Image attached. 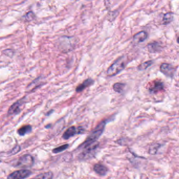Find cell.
I'll list each match as a JSON object with an SVG mask.
<instances>
[{
	"label": "cell",
	"mask_w": 179,
	"mask_h": 179,
	"mask_svg": "<svg viewBox=\"0 0 179 179\" xmlns=\"http://www.w3.org/2000/svg\"><path fill=\"white\" fill-rule=\"evenodd\" d=\"M127 64V61L125 56L119 57L108 68L107 75L110 77L114 76L123 71L125 68Z\"/></svg>",
	"instance_id": "cell-1"
},
{
	"label": "cell",
	"mask_w": 179,
	"mask_h": 179,
	"mask_svg": "<svg viewBox=\"0 0 179 179\" xmlns=\"http://www.w3.org/2000/svg\"><path fill=\"white\" fill-rule=\"evenodd\" d=\"M105 121H102L101 123L98 125L95 129L90 133V135H88V137L87 138L86 141L84 142V143L82 145V147H86L88 146L92 145L93 143H95L100 136L102 135L104 129H105V125H106Z\"/></svg>",
	"instance_id": "cell-2"
},
{
	"label": "cell",
	"mask_w": 179,
	"mask_h": 179,
	"mask_svg": "<svg viewBox=\"0 0 179 179\" xmlns=\"http://www.w3.org/2000/svg\"><path fill=\"white\" fill-rule=\"evenodd\" d=\"M58 43L59 50L64 53H67L74 48L76 42L74 37L64 36L60 37Z\"/></svg>",
	"instance_id": "cell-3"
},
{
	"label": "cell",
	"mask_w": 179,
	"mask_h": 179,
	"mask_svg": "<svg viewBox=\"0 0 179 179\" xmlns=\"http://www.w3.org/2000/svg\"><path fill=\"white\" fill-rule=\"evenodd\" d=\"M34 158L30 154H24L13 163L14 167L17 168H30L33 166Z\"/></svg>",
	"instance_id": "cell-4"
},
{
	"label": "cell",
	"mask_w": 179,
	"mask_h": 179,
	"mask_svg": "<svg viewBox=\"0 0 179 179\" xmlns=\"http://www.w3.org/2000/svg\"><path fill=\"white\" fill-rule=\"evenodd\" d=\"M32 172L29 170H20L12 172L8 176V179H24L29 177Z\"/></svg>",
	"instance_id": "cell-5"
},
{
	"label": "cell",
	"mask_w": 179,
	"mask_h": 179,
	"mask_svg": "<svg viewBox=\"0 0 179 179\" xmlns=\"http://www.w3.org/2000/svg\"><path fill=\"white\" fill-rule=\"evenodd\" d=\"M160 69L165 76L170 78H172L175 74V68L174 67L168 63H162L160 66Z\"/></svg>",
	"instance_id": "cell-6"
},
{
	"label": "cell",
	"mask_w": 179,
	"mask_h": 179,
	"mask_svg": "<svg viewBox=\"0 0 179 179\" xmlns=\"http://www.w3.org/2000/svg\"><path fill=\"white\" fill-rule=\"evenodd\" d=\"M82 131H83V129L82 128V127H79L77 128L75 126H72L70 128H68L65 131V132L63 135V138L66 140L69 139L70 138L72 137L77 134L82 133Z\"/></svg>",
	"instance_id": "cell-7"
},
{
	"label": "cell",
	"mask_w": 179,
	"mask_h": 179,
	"mask_svg": "<svg viewBox=\"0 0 179 179\" xmlns=\"http://www.w3.org/2000/svg\"><path fill=\"white\" fill-rule=\"evenodd\" d=\"M24 100H23V99H21L16 103H14L9 109L8 114L14 115V114H19L21 111V107L24 105Z\"/></svg>",
	"instance_id": "cell-8"
},
{
	"label": "cell",
	"mask_w": 179,
	"mask_h": 179,
	"mask_svg": "<svg viewBox=\"0 0 179 179\" xmlns=\"http://www.w3.org/2000/svg\"><path fill=\"white\" fill-rule=\"evenodd\" d=\"M93 83H94V81L92 79L88 78L86 80H84L82 83L77 87L76 88V91L77 93H80L82 91H83L86 88L92 85Z\"/></svg>",
	"instance_id": "cell-9"
},
{
	"label": "cell",
	"mask_w": 179,
	"mask_h": 179,
	"mask_svg": "<svg viewBox=\"0 0 179 179\" xmlns=\"http://www.w3.org/2000/svg\"><path fill=\"white\" fill-rule=\"evenodd\" d=\"M163 88V83L161 81H156L154 82V84L149 88V92L151 93H156L160 90H162Z\"/></svg>",
	"instance_id": "cell-10"
},
{
	"label": "cell",
	"mask_w": 179,
	"mask_h": 179,
	"mask_svg": "<svg viewBox=\"0 0 179 179\" xmlns=\"http://www.w3.org/2000/svg\"><path fill=\"white\" fill-rule=\"evenodd\" d=\"M148 37V34L145 31H141L136 33L133 36V40L134 42L137 43H141L145 41Z\"/></svg>",
	"instance_id": "cell-11"
},
{
	"label": "cell",
	"mask_w": 179,
	"mask_h": 179,
	"mask_svg": "<svg viewBox=\"0 0 179 179\" xmlns=\"http://www.w3.org/2000/svg\"><path fill=\"white\" fill-rule=\"evenodd\" d=\"M93 170L97 174L101 176L106 175L108 172V169L101 164H96L93 167Z\"/></svg>",
	"instance_id": "cell-12"
},
{
	"label": "cell",
	"mask_w": 179,
	"mask_h": 179,
	"mask_svg": "<svg viewBox=\"0 0 179 179\" xmlns=\"http://www.w3.org/2000/svg\"><path fill=\"white\" fill-rule=\"evenodd\" d=\"M148 51L151 53H156L161 50V46L158 42H154L149 44L147 46Z\"/></svg>",
	"instance_id": "cell-13"
},
{
	"label": "cell",
	"mask_w": 179,
	"mask_h": 179,
	"mask_svg": "<svg viewBox=\"0 0 179 179\" xmlns=\"http://www.w3.org/2000/svg\"><path fill=\"white\" fill-rule=\"evenodd\" d=\"M32 131V127L30 125H25L19 128L17 130V133L19 135L24 136L27 133L31 132Z\"/></svg>",
	"instance_id": "cell-14"
},
{
	"label": "cell",
	"mask_w": 179,
	"mask_h": 179,
	"mask_svg": "<svg viewBox=\"0 0 179 179\" xmlns=\"http://www.w3.org/2000/svg\"><path fill=\"white\" fill-rule=\"evenodd\" d=\"M174 14L172 12H169L164 14L162 22L164 25H167L174 20Z\"/></svg>",
	"instance_id": "cell-15"
},
{
	"label": "cell",
	"mask_w": 179,
	"mask_h": 179,
	"mask_svg": "<svg viewBox=\"0 0 179 179\" xmlns=\"http://www.w3.org/2000/svg\"><path fill=\"white\" fill-rule=\"evenodd\" d=\"M53 177V174L51 172L48 171L40 174L31 179H52Z\"/></svg>",
	"instance_id": "cell-16"
},
{
	"label": "cell",
	"mask_w": 179,
	"mask_h": 179,
	"mask_svg": "<svg viewBox=\"0 0 179 179\" xmlns=\"http://www.w3.org/2000/svg\"><path fill=\"white\" fill-rule=\"evenodd\" d=\"M42 80V79H41ZM41 80L40 79V78H38L37 79H35L33 82L31 83L29 87H27V90H29V91H31V90H34L35 89H36V87H37L38 86L40 85H42V83L41 82Z\"/></svg>",
	"instance_id": "cell-17"
},
{
	"label": "cell",
	"mask_w": 179,
	"mask_h": 179,
	"mask_svg": "<svg viewBox=\"0 0 179 179\" xmlns=\"http://www.w3.org/2000/svg\"><path fill=\"white\" fill-rule=\"evenodd\" d=\"M125 86H126V85L125 84L120 83V82H117L114 85L113 89L114 90V92H117L118 93H121L124 91Z\"/></svg>",
	"instance_id": "cell-18"
},
{
	"label": "cell",
	"mask_w": 179,
	"mask_h": 179,
	"mask_svg": "<svg viewBox=\"0 0 179 179\" xmlns=\"http://www.w3.org/2000/svg\"><path fill=\"white\" fill-rule=\"evenodd\" d=\"M153 61H145L141 63V64H140L138 66V69L139 71H144L145 69L148 68L149 67L153 65Z\"/></svg>",
	"instance_id": "cell-19"
},
{
	"label": "cell",
	"mask_w": 179,
	"mask_h": 179,
	"mask_svg": "<svg viewBox=\"0 0 179 179\" xmlns=\"http://www.w3.org/2000/svg\"><path fill=\"white\" fill-rule=\"evenodd\" d=\"M69 147V145L68 144H65V145H62L61 146L56 148L54 149L53 150V153H61L63 151L65 150L66 149L68 148Z\"/></svg>",
	"instance_id": "cell-20"
},
{
	"label": "cell",
	"mask_w": 179,
	"mask_h": 179,
	"mask_svg": "<svg viewBox=\"0 0 179 179\" xmlns=\"http://www.w3.org/2000/svg\"><path fill=\"white\" fill-rule=\"evenodd\" d=\"M23 19L25 21H27V22L32 21L35 19V14L33 12H29L23 16Z\"/></svg>",
	"instance_id": "cell-21"
},
{
	"label": "cell",
	"mask_w": 179,
	"mask_h": 179,
	"mask_svg": "<svg viewBox=\"0 0 179 179\" xmlns=\"http://www.w3.org/2000/svg\"><path fill=\"white\" fill-rule=\"evenodd\" d=\"M160 147L159 145H155L152 146L149 149V153L151 154H155L158 150L159 147Z\"/></svg>",
	"instance_id": "cell-22"
},
{
	"label": "cell",
	"mask_w": 179,
	"mask_h": 179,
	"mask_svg": "<svg viewBox=\"0 0 179 179\" xmlns=\"http://www.w3.org/2000/svg\"><path fill=\"white\" fill-rule=\"evenodd\" d=\"M20 150H21V148H20V147H19V146H16V147H14L13 149V150L11 151V152L10 153H11V154H16V153H19Z\"/></svg>",
	"instance_id": "cell-23"
},
{
	"label": "cell",
	"mask_w": 179,
	"mask_h": 179,
	"mask_svg": "<svg viewBox=\"0 0 179 179\" xmlns=\"http://www.w3.org/2000/svg\"><path fill=\"white\" fill-rule=\"evenodd\" d=\"M0 162H1V161H0Z\"/></svg>",
	"instance_id": "cell-24"
}]
</instances>
